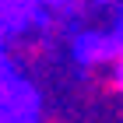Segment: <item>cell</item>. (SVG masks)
I'll return each mask as SVG.
<instances>
[{"mask_svg": "<svg viewBox=\"0 0 123 123\" xmlns=\"http://www.w3.org/2000/svg\"><path fill=\"white\" fill-rule=\"evenodd\" d=\"M35 0H0V32H18L32 21Z\"/></svg>", "mask_w": 123, "mask_h": 123, "instance_id": "cell-2", "label": "cell"}, {"mask_svg": "<svg viewBox=\"0 0 123 123\" xmlns=\"http://www.w3.org/2000/svg\"><path fill=\"white\" fill-rule=\"evenodd\" d=\"M32 120V95L21 85L7 81L0 92V123H28Z\"/></svg>", "mask_w": 123, "mask_h": 123, "instance_id": "cell-1", "label": "cell"}, {"mask_svg": "<svg viewBox=\"0 0 123 123\" xmlns=\"http://www.w3.org/2000/svg\"><path fill=\"white\" fill-rule=\"evenodd\" d=\"M92 74H95V85L102 88V92H123V49L105 67H95Z\"/></svg>", "mask_w": 123, "mask_h": 123, "instance_id": "cell-3", "label": "cell"}]
</instances>
